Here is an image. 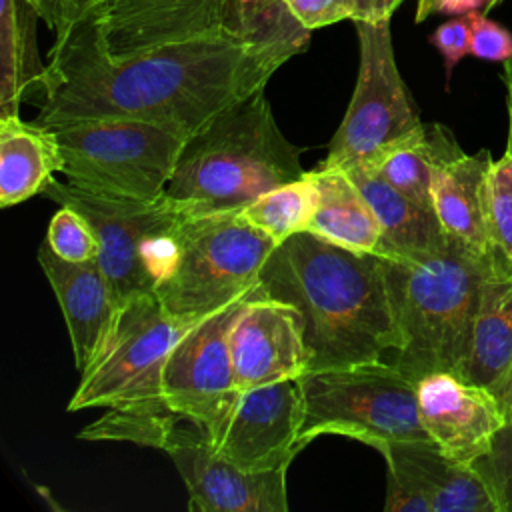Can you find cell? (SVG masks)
Masks as SVG:
<instances>
[{
	"instance_id": "20",
	"label": "cell",
	"mask_w": 512,
	"mask_h": 512,
	"mask_svg": "<svg viewBox=\"0 0 512 512\" xmlns=\"http://www.w3.org/2000/svg\"><path fill=\"white\" fill-rule=\"evenodd\" d=\"M490 150L454 154L436 162L432 204L446 234L488 252V174Z\"/></svg>"
},
{
	"instance_id": "13",
	"label": "cell",
	"mask_w": 512,
	"mask_h": 512,
	"mask_svg": "<svg viewBox=\"0 0 512 512\" xmlns=\"http://www.w3.org/2000/svg\"><path fill=\"white\" fill-rule=\"evenodd\" d=\"M376 450L386 462V512H498L474 468L434 440H390Z\"/></svg>"
},
{
	"instance_id": "6",
	"label": "cell",
	"mask_w": 512,
	"mask_h": 512,
	"mask_svg": "<svg viewBox=\"0 0 512 512\" xmlns=\"http://www.w3.org/2000/svg\"><path fill=\"white\" fill-rule=\"evenodd\" d=\"M274 246L238 210L184 216L178 258L154 294L172 316L198 320L248 296Z\"/></svg>"
},
{
	"instance_id": "10",
	"label": "cell",
	"mask_w": 512,
	"mask_h": 512,
	"mask_svg": "<svg viewBox=\"0 0 512 512\" xmlns=\"http://www.w3.org/2000/svg\"><path fill=\"white\" fill-rule=\"evenodd\" d=\"M42 196L58 206H72L88 218L100 244L96 260L116 306L136 294L154 292L144 268V250L156 232L186 214L178 202L166 194L156 200L110 196L56 178L44 188Z\"/></svg>"
},
{
	"instance_id": "24",
	"label": "cell",
	"mask_w": 512,
	"mask_h": 512,
	"mask_svg": "<svg viewBox=\"0 0 512 512\" xmlns=\"http://www.w3.org/2000/svg\"><path fill=\"white\" fill-rule=\"evenodd\" d=\"M40 16L28 0H2L0 6V106L2 116L18 114L22 100L32 96L46 72L36 46Z\"/></svg>"
},
{
	"instance_id": "2",
	"label": "cell",
	"mask_w": 512,
	"mask_h": 512,
	"mask_svg": "<svg viewBox=\"0 0 512 512\" xmlns=\"http://www.w3.org/2000/svg\"><path fill=\"white\" fill-rule=\"evenodd\" d=\"M256 292L296 310L310 370L380 360L398 348L380 254L304 230L272 248Z\"/></svg>"
},
{
	"instance_id": "27",
	"label": "cell",
	"mask_w": 512,
	"mask_h": 512,
	"mask_svg": "<svg viewBox=\"0 0 512 512\" xmlns=\"http://www.w3.org/2000/svg\"><path fill=\"white\" fill-rule=\"evenodd\" d=\"M318 192L306 172L302 178L276 186L238 210V216L250 226L262 230L276 244L308 230L316 212Z\"/></svg>"
},
{
	"instance_id": "34",
	"label": "cell",
	"mask_w": 512,
	"mask_h": 512,
	"mask_svg": "<svg viewBox=\"0 0 512 512\" xmlns=\"http://www.w3.org/2000/svg\"><path fill=\"white\" fill-rule=\"evenodd\" d=\"M298 22L308 28H324L352 20V0H286Z\"/></svg>"
},
{
	"instance_id": "9",
	"label": "cell",
	"mask_w": 512,
	"mask_h": 512,
	"mask_svg": "<svg viewBox=\"0 0 512 512\" xmlns=\"http://www.w3.org/2000/svg\"><path fill=\"white\" fill-rule=\"evenodd\" d=\"M354 26L360 46L356 86L328 154L316 168L372 166L424 124L396 66L390 20Z\"/></svg>"
},
{
	"instance_id": "15",
	"label": "cell",
	"mask_w": 512,
	"mask_h": 512,
	"mask_svg": "<svg viewBox=\"0 0 512 512\" xmlns=\"http://www.w3.org/2000/svg\"><path fill=\"white\" fill-rule=\"evenodd\" d=\"M228 344L240 392L280 380H298L310 370V354L296 310L260 296L256 288L234 314Z\"/></svg>"
},
{
	"instance_id": "19",
	"label": "cell",
	"mask_w": 512,
	"mask_h": 512,
	"mask_svg": "<svg viewBox=\"0 0 512 512\" xmlns=\"http://www.w3.org/2000/svg\"><path fill=\"white\" fill-rule=\"evenodd\" d=\"M38 262L58 298L74 364L82 372L96 354L118 308L112 290L96 258L86 262L62 260L44 240L38 248Z\"/></svg>"
},
{
	"instance_id": "14",
	"label": "cell",
	"mask_w": 512,
	"mask_h": 512,
	"mask_svg": "<svg viewBox=\"0 0 512 512\" xmlns=\"http://www.w3.org/2000/svg\"><path fill=\"white\" fill-rule=\"evenodd\" d=\"M302 394L298 380H280L240 392L214 448L246 472L288 468L300 444Z\"/></svg>"
},
{
	"instance_id": "16",
	"label": "cell",
	"mask_w": 512,
	"mask_h": 512,
	"mask_svg": "<svg viewBox=\"0 0 512 512\" xmlns=\"http://www.w3.org/2000/svg\"><path fill=\"white\" fill-rule=\"evenodd\" d=\"M224 0H104L92 14L112 58L224 32Z\"/></svg>"
},
{
	"instance_id": "35",
	"label": "cell",
	"mask_w": 512,
	"mask_h": 512,
	"mask_svg": "<svg viewBox=\"0 0 512 512\" xmlns=\"http://www.w3.org/2000/svg\"><path fill=\"white\" fill-rule=\"evenodd\" d=\"M490 0H428L422 8H416V22H424L432 14H446V16H462L488 6Z\"/></svg>"
},
{
	"instance_id": "21",
	"label": "cell",
	"mask_w": 512,
	"mask_h": 512,
	"mask_svg": "<svg viewBox=\"0 0 512 512\" xmlns=\"http://www.w3.org/2000/svg\"><path fill=\"white\" fill-rule=\"evenodd\" d=\"M344 170L362 190L378 218L386 248L384 256L416 258L434 254L448 244V234L434 210L412 202L366 166Z\"/></svg>"
},
{
	"instance_id": "3",
	"label": "cell",
	"mask_w": 512,
	"mask_h": 512,
	"mask_svg": "<svg viewBox=\"0 0 512 512\" xmlns=\"http://www.w3.org/2000/svg\"><path fill=\"white\" fill-rule=\"evenodd\" d=\"M398 348L392 364L410 380L432 372L460 376L470 352L488 252L448 234V244L416 258L384 256Z\"/></svg>"
},
{
	"instance_id": "26",
	"label": "cell",
	"mask_w": 512,
	"mask_h": 512,
	"mask_svg": "<svg viewBox=\"0 0 512 512\" xmlns=\"http://www.w3.org/2000/svg\"><path fill=\"white\" fill-rule=\"evenodd\" d=\"M222 28L230 36L258 46H276L302 54L310 32L292 14L286 0H224Z\"/></svg>"
},
{
	"instance_id": "30",
	"label": "cell",
	"mask_w": 512,
	"mask_h": 512,
	"mask_svg": "<svg viewBox=\"0 0 512 512\" xmlns=\"http://www.w3.org/2000/svg\"><path fill=\"white\" fill-rule=\"evenodd\" d=\"M470 466L484 482L498 512H512V420L496 432L488 452Z\"/></svg>"
},
{
	"instance_id": "1",
	"label": "cell",
	"mask_w": 512,
	"mask_h": 512,
	"mask_svg": "<svg viewBox=\"0 0 512 512\" xmlns=\"http://www.w3.org/2000/svg\"><path fill=\"white\" fill-rule=\"evenodd\" d=\"M92 14L58 36L50 50L32 94L42 126L130 118L190 138L228 106L264 90L272 74L296 56L216 32L112 58L98 40Z\"/></svg>"
},
{
	"instance_id": "33",
	"label": "cell",
	"mask_w": 512,
	"mask_h": 512,
	"mask_svg": "<svg viewBox=\"0 0 512 512\" xmlns=\"http://www.w3.org/2000/svg\"><path fill=\"white\" fill-rule=\"evenodd\" d=\"M102 0H28L40 20L48 24L54 36H62L78 22L90 16Z\"/></svg>"
},
{
	"instance_id": "29",
	"label": "cell",
	"mask_w": 512,
	"mask_h": 512,
	"mask_svg": "<svg viewBox=\"0 0 512 512\" xmlns=\"http://www.w3.org/2000/svg\"><path fill=\"white\" fill-rule=\"evenodd\" d=\"M56 256L68 262L98 258L100 244L88 218L72 206H60L48 224L46 238Z\"/></svg>"
},
{
	"instance_id": "4",
	"label": "cell",
	"mask_w": 512,
	"mask_h": 512,
	"mask_svg": "<svg viewBox=\"0 0 512 512\" xmlns=\"http://www.w3.org/2000/svg\"><path fill=\"white\" fill-rule=\"evenodd\" d=\"M302 148L278 128L264 90L228 106L192 134L166 186L188 216L234 212L306 172Z\"/></svg>"
},
{
	"instance_id": "17",
	"label": "cell",
	"mask_w": 512,
	"mask_h": 512,
	"mask_svg": "<svg viewBox=\"0 0 512 512\" xmlns=\"http://www.w3.org/2000/svg\"><path fill=\"white\" fill-rule=\"evenodd\" d=\"M418 408L428 436L456 462L472 464L488 452L506 418L482 386L452 372H432L416 382Z\"/></svg>"
},
{
	"instance_id": "31",
	"label": "cell",
	"mask_w": 512,
	"mask_h": 512,
	"mask_svg": "<svg viewBox=\"0 0 512 512\" xmlns=\"http://www.w3.org/2000/svg\"><path fill=\"white\" fill-rule=\"evenodd\" d=\"M470 54L488 62H506L512 58V34L486 12H470Z\"/></svg>"
},
{
	"instance_id": "40",
	"label": "cell",
	"mask_w": 512,
	"mask_h": 512,
	"mask_svg": "<svg viewBox=\"0 0 512 512\" xmlns=\"http://www.w3.org/2000/svg\"><path fill=\"white\" fill-rule=\"evenodd\" d=\"M426 2H428V0H416V8H422Z\"/></svg>"
},
{
	"instance_id": "5",
	"label": "cell",
	"mask_w": 512,
	"mask_h": 512,
	"mask_svg": "<svg viewBox=\"0 0 512 512\" xmlns=\"http://www.w3.org/2000/svg\"><path fill=\"white\" fill-rule=\"evenodd\" d=\"M298 386L302 448L324 434L356 438L372 448L390 440H432L420 418L416 382L390 360L310 370Z\"/></svg>"
},
{
	"instance_id": "39",
	"label": "cell",
	"mask_w": 512,
	"mask_h": 512,
	"mask_svg": "<svg viewBox=\"0 0 512 512\" xmlns=\"http://www.w3.org/2000/svg\"><path fill=\"white\" fill-rule=\"evenodd\" d=\"M502 2H504V0H490V2H488V6L484 8V12L488 14L492 8H496V6H498V4H502Z\"/></svg>"
},
{
	"instance_id": "23",
	"label": "cell",
	"mask_w": 512,
	"mask_h": 512,
	"mask_svg": "<svg viewBox=\"0 0 512 512\" xmlns=\"http://www.w3.org/2000/svg\"><path fill=\"white\" fill-rule=\"evenodd\" d=\"M308 174L318 192L308 232L356 252L384 256L386 248L378 218L348 172L342 168H314Z\"/></svg>"
},
{
	"instance_id": "28",
	"label": "cell",
	"mask_w": 512,
	"mask_h": 512,
	"mask_svg": "<svg viewBox=\"0 0 512 512\" xmlns=\"http://www.w3.org/2000/svg\"><path fill=\"white\" fill-rule=\"evenodd\" d=\"M488 256L512 270V154L492 162L488 174Z\"/></svg>"
},
{
	"instance_id": "36",
	"label": "cell",
	"mask_w": 512,
	"mask_h": 512,
	"mask_svg": "<svg viewBox=\"0 0 512 512\" xmlns=\"http://www.w3.org/2000/svg\"><path fill=\"white\" fill-rule=\"evenodd\" d=\"M404 0H352V22H388Z\"/></svg>"
},
{
	"instance_id": "41",
	"label": "cell",
	"mask_w": 512,
	"mask_h": 512,
	"mask_svg": "<svg viewBox=\"0 0 512 512\" xmlns=\"http://www.w3.org/2000/svg\"><path fill=\"white\" fill-rule=\"evenodd\" d=\"M102 2H104V0H102ZM102 2H100V4H102ZM100 4H98V6H100Z\"/></svg>"
},
{
	"instance_id": "38",
	"label": "cell",
	"mask_w": 512,
	"mask_h": 512,
	"mask_svg": "<svg viewBox=\"0 0 512 512\" xmlns=\"http://www.w3.org/2000/svg\"><path fill=\"white\" fill-rule=\"evenodd\" d=\"M504 82H510L512 84V58L504 62V74H502Z\"/></svg>"
},
{
	"instance_id": "18",
	"label": "cell",
	"mask_w": 512,
	"mask_h": 512,
	"mask_svg": "<svg viewBox=\"0 0 512 512\" xmlns=\"http://www.w3.org/2000/svg\"><path fill=\"white\" fill-rule=\"evenodd\" d=\"M460 378L486 388L512 420V270L490 258Z\"/></svg>"
},
{
	"instance_id": "37",
	"label": "cell",
	"mask_w": 512,
	"mask_h": 512,
	"mask_svg": "<svg viewBox=\"0 0 512 512\" xmlns=\"http://www.w3.org/2000/svg\"><path fill=\"white\" fill-rule=\"evenodd\" d=\"M506 84V104H508V146H506V152L512 154V84L510 82H504Z\"/></svg>"
},
{
	"instance_id": "32",
	"label": "cell",
	"mask_w": 512,
	"mask_h": 512,
	"mask_svg": "<svg viewBox=\"0 0 512 512\" xmlns=\"http://www.w3.org/2000/svg\"><path fill=\"white\" fill-rule=\"evenodd\" d=\"M428 40L442 54L446 90H448L454 68L464 56L470 54V14H462L446 20L430 34Z\"/></svg>"
},
{
	"instance_id": "11",
	"label": "cell",
	"mask_w": 512,
	"mask_h": 512,
	"mask_svg": "<svg viewBox=\"0 0 512 512\" xmlns=\"http://www.w3.org/2000/svg\"><path fill=\"white\" fill-rule=\"evenodd\" d=\"M242 300L196 320L174 344L162 370L164 404L194 420L212 442L240 398L228 332Z\"/></svg>"
},
{
	"instance_id": "25",
	"label": "cell",
	"mask_w": 512,
	"mask_h": 512,
	"mask_svg": "<svg viewBox=\"0 0 512 512\" xmlns=\"http://www.w3.org/2000/svg\"><path fill=\"white\" fill-rule=\"evenodd\" d=\"M452 132L442 124H422V128L388 150L376 164L366 166L384 178L392 188L402 192L422 208L434 210L432 174L438 160L460 154Z\"/></svg>"
},
{
	"instance_id": "7",
	"label": "cell",
	"mask_w": 512,
	"mask_h": 512,
	"mask_svg": "<svg viewBox=\"0 0 512 512\" xmlns=\"http://www.w3.org/2000/svg\"><path fill=\"white\" fill-rule=\"evenodd\" d=\"M52 128L66 182L110 196L166 194L188 136L130 118H92Z\"/></svg>"
},
{
	"instance_id": "12",
	"label": "cell",
	"mask_w": 512,
	"mask_h": 512,
	"mask_svg": "<svg viewBox=\"0 0 512 512\" xmlns=\"http://www.w3.org/2000/svg\"><path fill=\"white\" fill-rule=\"evenodd\" d=\"M158 450L174 462L188 490L192 512H286V472H246L226 460L208 434L180 414L168 428Z\"/></svg>"
},
{
	"instance_id": "8",
	"label": "cell",
	"mask_w": 512,
	"mask_h": 512,
	"mask_svg": "<svg viewBox=\"0 0 512 512\" xmlns=\"http://www.w3.org/2000/svg\"><path fill=\"white\" fill-rule=\"evenodd\" d=\"M194 322L172 316L154 292L122 302L96 354L80 372L68 410L166 406L162 370L170 350Z\"/></svg>"
},
{
	"instance_id": "22",
	"label": "cell",
	"mask_w": 512,
	"mask_h": 512,
	"mask_svg": "<svg viewBox=\"0 0 512 512\" xmlns=\"http://www.w3.org/2000/svg\"><path fill=\"white\" fill-rule=\"evenodd\" d=\"M62 156L52 128L22 120L18 114L0 116V206L20 204L54 180Z\"/></svg>"
}]
</instances>
